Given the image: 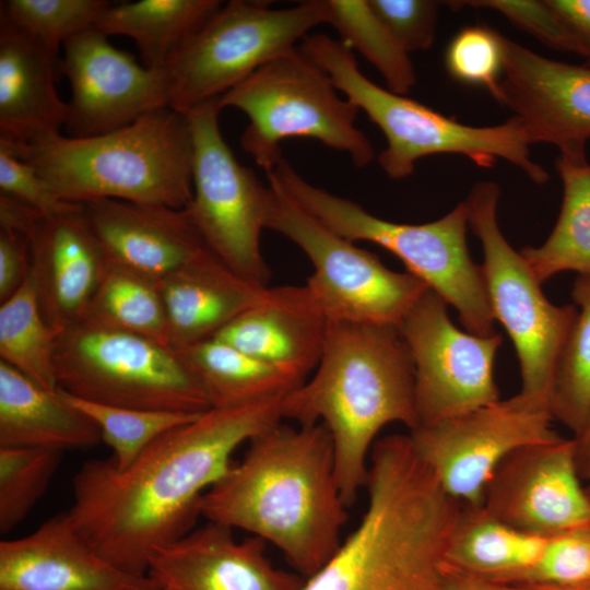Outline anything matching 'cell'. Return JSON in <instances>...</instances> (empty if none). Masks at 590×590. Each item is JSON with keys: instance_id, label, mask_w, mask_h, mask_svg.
Segmentation results:
<instances>
[{"instance_id": "cell-1", "label": "cell", "mask_w": 590, "mask_h": 590, "mask_svg": "<svg viewBox=\"0 0 590 590\" xmlns=\"http://www.w3.org/2000/svg\"><path fill=\"white\" fill-rule=\"evenodd\" d=\"M282 399L211 408L125 469L110 458L85 462L73 477V523L114 566L148 576L154 553L192 530L202 495L229 471L237 448L283 420Z\"/></svg>"}, {"instance_id": "cell-2", "label": "cell", "mask_w": 590, "mask_h": 590, "mask_svg": "<svg viewBox=\"0 0 590 590\" xmlns=\"http://www.w3.org/2000/svg\"><path fill=\"white\" fill-rule=\"evenodd\" d=\"M248 445L202 495L200 516L271 543L307 579L337 552L347 520L331 436L321 423L280 422Z\"/></svg>"}, {"instance_id": "cell-3", "label": "cell", "mask_w": 590, "mask_h": 590, "mask_svg": "<svg viewBox=\"0 0 590 590\" xmlns=\"http://www.w3.org/2000/svg\"><path fill=\"white\" fill-rule=\"evenodd\" d=\"M361 521L300 590H437L464 505L449 496L408 435L373 446Z\"/></svg>"}, {"instance_id": "cell-4", "label": "cell", "mask_w": 590, "mask_h": 590, "mask_svg": "<svg viewBox=\"0 0 590 590\" xmlns=\"http://www.w3.org/2000/svg\"><path fill=\"white\" fill-rule=\"evenodd\" d=\"M282 416L326 426L340 493L351 507L366 486L378 433L396 422L418 426L413 361L398 328L329 321L316 371L282 399Z\"/></svg>"}, {"instance_id": "cell-5", "label": "cell", "mask_w": 590, "mask_h": 590, "mask_svg": "<svg viewBox=\"0 0 590 590\" xmlns=\"http://www.w3.org/2000/svg\"><path fill=\"white\" fill-rule=\"evenodd\" d=\"M0 145L33 166L66 202L115 199L181 210L192 199L191 131L186 115L172 107L99 135L58 132Z\"/></svg>"}, {"instance_id": "cell-6", "label": "cell", "mask_w": 590, "mask_h": 590, "mask_svg": "<svg viewBox=\"0 0 590 590\" xmlns=\"http://www.w3.org/2000/svg\"><path fill=\"white\" fill-rule=\"evenodd\" d=\"M299 48L381 130L387 146L378 163L389 178L411 176L415 163L425 156L458 154L485 168L504 160L533 182L547 181L545 168L531 158V144L516 117L495 126H468L370 81L359 70L352 48L341 39L309 34Z\"/></svg>"}, {"instance_id": "cell-7", "label": "cell", "mask_w": 590, "mask_h": 590, "mask_svg": "<svg viewBox=\"0 0 590 590\" xmlns=\"http://www.w3.org/2000/svg\"><path fill=\"white\" fill-rule=\"evenodd\" d=\"M267 177L340 236L376 244L397 256L409 273L456 308L468 332L479 337L495 333L482 268L472 261L467 246L465 201L429 223H396L308 182L284 157Z\"/></svg>"}, {"instance_id": "cell-8", "label": "cell", "mask_w": 590, "mask_h": 590, "mask_svg": "<svg viewBox=\"0 0 590 590\" xmlns=\"http://www.w3.org/2000/svg\"><path fill=\"white\" fill-rule=\"evenodd\" d=\"M337 92L328 73L296 46L222 95L219 104L246 114L240 145L266 173L283 158L280 144L290 138L315 139L364 168L375 157L374 148L356 127L359 109Z\"/></svg>"}, {"instance_id": "cell-9", "label": "cell", "mask_w": 590, "mask_h": 590, "mask_svg": "<svg viewBox=\"0 0 590 590\" xmlns=\"http://www.w3.org/2000/svg\"><path fill=\"white\" fill-rule=\"evenodd\" d=\"M55 365L59 389L87 401L184 413L211 409L181 355L135 333L82 320L61 333Z\"/></svg>"}, {"instance_id": "cell-10", "label": "cell", "mask_w": 590, "mask_h": 590, "mask_svg": "<svg viewBox=\"0 0 590 590\" xmlns=\"http://www.w3.org/2000/svg\"><path fill=\"white\" fill-rule=\"evenodd\" d=\"M328 0L286 9L268 1L231 0L177 51L167 70L169 106L186 114L237 86L259 68L329 23Z\"/></svg>"}, {"instance_id": "cell-11", "label": "cell", "mask_w": 590, "mask_h": 590, "mask_svg": "<svg viewBox=\"0 0 590 590\" xmlns=\"http://www.w3.org/2000/svg\"><path fill=\"white\" fill-rule=\"evenodd\" d=\"M266 228L296 246L314 266L306 286L328 321L398 327L429 288L422 280L388 269L379 258L340 236L268 180Z\"/></svg>"}, {"instance_id": "cell-12", "label": "cell", "mask_w": 590, "mask_h": 590, "mask_svg": "<svg viewBox=\"0 0 590 590\" xmlns=\"http://www.w3.org/2000/svg\"><path fill=\"white\" fill-rule=\"evenodd\" d=\"M499 197L496 182H476L465 200L469 225L483 247L481 268L494 318L517 352L519 393L547 404L554 368L578 311L573 305L556 306L546 299L524 259L499 228Z\"/></svg>"}, {"instance_id": "cell-13", "label": "cell", "mask_w": 590, "mask_h": 590, "mask_svg": "<svg viewBox=\"0 0 590 590\" xmlns=\"http://www.w3.org/2000/svg\"><path fill=\"white\" fill-rule=\"evenodd\" d=\"M219 98L188 113L193 156V194L185 208L208 248L237 275L268 286L270 271L261 252V232L270 200L251 168L238 163L219 125Z\"/></svg>"}, {"instance_id": "cell-14", "label": "cell", "mask_w": 590, "mask_h": 590, "mask_svg": "<svg viewBox=\"0 0 590 590\" xmlns=\"http://www.w3.org/2000/svg\"><path fill=\"white\" fill-rule=\"evenodd\" d=\"M545 402L520 393L471 412L410 430L420 458L442 489L471 508H481L485 487L499 463L515 450L562 438Z\"/></svg>"}, {"instance_id": "cell-15", "label": "cell", "mask_w": 590, "mask_h": 590, "mask_svg": "<svg viewBox=\"0 0 590 590\" xmlns=\"http://www.w3.org/2000/svg\"><path fill=\"white\" fill-rule=\"evenodd\" d=\"M446 307L427 288L397 327L413 361L418 426L499 400L493 367L502 334L465 333L452 324Z\"/></svg>"}, {"instance_id": "cell-16", "label": "cell", "mask_w": 590, "mask_h": 590, "mask_svg": "<svg viewBox=\"0 0 590 590\" xmlns=\"http://www.w3.org/2000/svg\"><path fill=\"white\" fill-rule=\"evenodd\" d=\"M107 38L92 28L63 44L61 74L71 86L64 125L69 137L108 133L170 107L168 70L144 67Z\"/></svg>"}, {"instance_id": "cell-17", "label": "cell", "mask_w": 590, "mask_h": 590, "mask_svg": "<svg viewBox=\"0 0 590 590\" xmlns=\"http://www.w3.org/2000/svg\"><path fill=\"white\" fill-rule=\"evenodd\" d=\"M523 532L552 536L590 522L573 438L534 444L508 455L491 476L481 507Z\"/></svg>"}, {"instance_id": "cell-18", "label": "cell", "mask_w": 590, "mask_h": 590, "mask_svg": "<svg viewBox=\"0 0 590 590\" xmlns=\"http://www.w3.org/2000/svg\"><path fill=\"white\" fill-rule=\"evenodd\" d=\"M504 69L494 98L514 113L530 142L587 158L590 67L548 59L502 35Z\"/></svg>"}, {"instance_id": "cell-19", "label": "cell", "mask_w": 590, "mask_h": 590, "mask_svg": "<svg viewBox=\"0 0 590 590\" xmlns=\"http://www.w3.org/2000/svg\"><path fill=\"white\" fill-rule=\"evenodd\" d=\"M148 576L162 590H300L306 580L275 567L259 538L212 521L160 547Z\"/></svg>"}, {"instance_id": "cell-20", "label": "cell", "mask_w": 590, "mask_h": 590, "mask_svg": "<svg viewBox=\"0 0 590 590\" xmlns=\"http://www.w3.org/2000/svg\"><path fill=\"white\" fill-rule=\"evenodd\" d=\"M149 576L125 573L106 560L68 511L32 533L0 542V590H146Z\"/></svg>"}, {"instance_id": "cell-21", "label": "cell", "mask_w": 590, "mask_h": 590, "mask_svg": "<svg viewBox=\"0 0 590 590\" xmlns=\"http://www.w3.org/2000/svg\"><path fill=\"white\" fill-rule=\"evenodd\" d=\"M30 257L45 320L61 332L79 323L107 266L82 204L40 216L30 236Z\"/></svg>"}, {"instance_id": "cell-22", "label": "cell", "mask_w": 590, "mask_h": 590, "mask_svg": "<svg viewBox=\"0 0 590 590\" xmlns=\"http://www.w3.org/2000/svg\"><path fill=\"white\" fill-rule=\"evenodd\" d=\"M82 208L107 260L156 283L210 250L186 209L115 199Z\"/></svg>"}, {"instance_id": "cell-23", "label": "cell", "mask_w": 590, "mask_h": 590, "mask_svg": "<svg viewBox=\"0 0 590 590\" xmlns=\"http://www.w3.org/2000/svg\"><path fill=\"white\" fill-rule=\"evenodd\" d=\"M329 321L305 285L270 287L214 337L302 380L321 358Z\"/></svg>"}, {"instance_id": "cell-24", "label": "cell", "mask_w": 590, "mask_h": 590, "mask_svg": "<svg viewBox=\"0 0 590 590\" xmlns=\"http://www.w3.org/2000/svg\"><path fill=\"white\" fill-rule=\"evenodd\" d=\"M61 58L0 16V140L23 143L58 133L68 103L56 90Z\"/></svg>"}, {"instance_id": "cell-25", "label": "cell", "mask_w": 590, "mask_h": 590, "mask_svg": "<svg viewBox=\"0 0 590 590\" xmlns=\"http://www.w3.org/2000/svg\"><path fill=\"white\" fill-rule=\"evenodd\" d=\"M169 346L180 350L214 337L267 296L268 286L233 272L211 250L158 283Z\"/></svg>"}, {"instance_id": "cell-26", "label": "cell", "mask_w": 590, "mask_h": 590, "mask_svg": "<svg viewBox=\"0 0 590 590\" xmlns=\"http://www.w3.org/2000/svg\"><path fill=\"white\" fill-rule=\"evenodd\" d=\"M101 440L96 425L59 391L45 389L0 361V447L63 452Z\"/></svg>"}, {"instance_id": "cell-27", "label": "cell", "mask_w": 590, "mask_h": 590, "mask_svg": "<svg viewBox=\"0 0 590 590\" xmlns=\"http://www.w3.org/2000/svg\"><path fill=\"white\" fill-rule=\"evenodd\" d=\"M177 352L198 378L211 408H238L282 399L304 382L215 338Z\"/></svg>"}, {"instance_id": "cell-28", "label": "cell", "mask_w": 590, "mask_h": 590, "mask_svg": "<svg viewBox=\"0 0 590 590\" xmlns=\"http://www.w3.org/2000/svg\"><path fill=\"white\" fill-rule=\"evenodd\" d=\"M223 5L220 0H140L111 4L96 28L130 37L142 64L167 70L172 59Z\"/></svg>"}, {"instance_id": "cell-29", "label": "cell", "mask_w": 590, "mask_h": 590, "mask_svg": "<svg viewBox=\"0 0 590 590\" xmlns=\"http://www.w3.org/2000/svg\"><path fill=\"white\" fill-rule=\"evenodd\" d=\"M546 539L515 529L482 508L464 505L448 550L447 567L508 583L538 560Z\"/></svg>"}, {"instance_id": "cell-30", "label": "cell", "mask_w": 590, "mask_h": 590, "mask_svg": "<svg viewBox=\"0 0 590 590\" xmlns=\"http://www.w3.org/2000/svg\"><path fill=\"white\" fill-rule=\"evenodd\" d=\"M555 167L563 184L555 226L540 247L519 250L540 284L563 271L590 275V163L558 156Z\"/></svg>"}, {"instance_id": "cell-31", "label": "cell", "mask_w": 590, "mask_h": 590, "mask_svg": "<svg viewBox=\"0 0 590 590\" xmlns=\"http://www.w3.org/2000/svg\"><path fill=\"white\" fill-rule=\"evenodd\" d=\"M61 333L45 320L28 272L20 288L0 306L1 361L57 392L55 355Z\"/></svg>"}, {"instance_id": "cell-32", "label": "cell", "mask_w": 590, "mask_h": 590, "mask_svg": "<svg viewBox=\"0 0 590 590\" xmlns=\"http://www.w3.org/2000/svg\"><path fill=\"white\" fill-rule=\"evenodd\" d=\"M82 320L143 335L170 347L158 283L108 260Z\"/></svg>"}, {"instance_id": "cell-33", "label": "cell", "mask_w": 590, "mask_h": 590, "mask_svg": "<svg viewBox=\"0 0 590 590\" xmlns=\"http://www.w3.org/2000/svg\"><path fill=\"white\" fill-rule=\"evenodd\" d=\"M571 296L580 310L558 355L547 397L554 420L574 436L590 413V275H578Z\"/></svg>"}, {"instance_id": "cell-34", "label": "cell", "mask_w": 590, "mask_h": 590, "mask_svg": "<svg viewBox=\"0 0 590 590\" xmlns=\"http://www.w3.org/2000/svg\"><path fill=\"white\" fill-rule=\"evenodd\" d=\"M329 23L384 78L387 90L405 95L416 84L410 54L397 42L367 0H328Z\"/></svg>"}, {"instance_id": "cell-35", "label": "cell", "mask_w": 590, "mask_h": 590, "mask_svg": "<svg viewBox=\"0 0 590 590\" xmlns=\"http://www.w3.org/2000/svg\"><path fill=\"white\" fill-rule=\"evenodd\" d=\"M58 391L96 425L102 441L110 447V459L118 469L130 465L163 434L200 414L121 408L87 401L61 389Z\"/></svg>"}, {"instance_id": "cell-36", "label": "cell", "mask_w": 590, "mask_h": 590, "mask_svg": "<svg viewBox=\"0 0 590 590\" xmlns=\"http://www.w3.org/2000/svg\"><path fill=\"white\" fill-rule=\"evenodd\" d=\"M111 5L106 0H7L0 16L42 43L54 56L64 42L96 28Z\"/></svg>"}, {"instance_id": "cell-37", "label": "cell", "mask_w": 590, "mask_h": 590, "mask_svg": "<svg viewBox=\"0 0 590 590\" xmlns=\"http://www.w3.org/2000/svg\"><path fill=\"white\" fill-rule=\"evenodd\" d=\"M60 451L0 447V533L7 534L46 492L61 460Z\"/></svg>"}, {"instance_id": "cell-38", "label": "cell", "mask_w": 590, "mask_h": 590, "mask_svg": "<svg viewBox=\"0 0 590 590\" xmlns=\"http://www.w3.org/2000/svg\"><path fill=\"white\" fill-rule=\"evenodd\" d=\"M444 61L455 80L483 86L494 97L504 69L502 34L482 25L464 27L449 42Z\"/></svg>"}, {"instance_id": "cell-39", "label": "cell", "mask_w": 590, "mask_h": 590, "mask_svg": "<svg viewBox=\"0 0 590 590\" xmlns=\"http://www.w3.org/2000/svg\"><path fill=\"white\" fill-rule=\"evenodd\" d=\"M590 581V522L548 536L538 560L508 583L568 586Z\"/></svg>"}, {"instance_id": "cell-40", "label": "cell", "mask_w": 590, "mask_h": 590, "mask_svg": "<svg viewBox=\"0 0 590 590\" xmlns=\"http://www.w3.org/2000/svg\"><path fill=\"white\" fill-rule=\"evenodd\" d=\"M447 3L455 9L470 7L494 10L550 48L580 55L577 39L547 0H471Z\"/></svg>"}, {"instance_id": "cell-41", "label": "cell", "mask_w": 590, "mask_h": 590, "mask_svg": "<svg viewBox=\"0 0 590 590\" xmlns=\"http://www.w3.org/2000/svg\"><path fill=\"white\" fill-rule=\"evenodd\" d=\"M406 52L427 50L435 40L440 2L433 0H367Z\"/></svg>"}, {"instance_id": "cell-42", "label": "cell", "mask_w": 590, "mask_h": 590, "mask_svg": "<svg viewBox=\"0 0 590 590\" xmlns=\"http://www.w3.org/2000/svg\"><path fill=\"white\" fill-rule=\"evenodd\" d=\"M0 193L31 205L43 215L61 213L76 205L61 200L33 166L1 145Z\"/></svg>"}, {"instance_id": "cell-43", "label": "cell", "mask_w": 590, "mask_h": 590, "mask_svg": "<svg viewBox=\"0 0 590 590\" xmlns=\"http://www.w3.org/2000/svg\"><path fill=\"white\" fill-rule=\"evenodd\" d=\"M31 267L30 238L0 231V302L13 295L25 281Z\"/></svg>"}, {"instance_id": "cell-44", "label": "cell", "mask_w": 590, "mask_h": 590, "mask_svg": "<svg viewBox=\"0 0 590 590\" xmlns=\"http://www.w3.org/2000/svg\"><path fill=\"white\" fill-rule=\"evenodd\" d=\"M574 34L580 56L590 67V0H547Z\"/></svg>"}, {"instance_id": "cell-45", "label": "cell", "mask_w": 590, "mask_h": 590, "mask_svg": "<svg viewBox=\"0 0 590 590\" xmlns=\"http://www.w3.org/2000/svg\"><path fill=\"white\" fill-rule=\"evenodd\" d=\"M43 216L31 205L4 193H0L1 231L20 234L30 238L37 221Z\"/></svg>"}, {"instance_id": "cell-46", "label": "cell", "mask_w": 590, "mask_h": 590, "mask_svg": "<svg viewBox=\"0 0 590 590\" xmlns=\"http://www.w3.org/2000/svg\"><path fill=\"white\" fill-rule=\"evenodd\" d=\"M437 590H504L497 582L485 580L447 567Z\"/></svg>"}, {"instance_id": "cell-47", "label": "cell", "mask_w": 590, "mask_h": 590, "mask_svg": "<svg viewBox=\"0 0 590 590\" xmlns=\"http://www.w3.org/2000/svg\"><path fill=\"white\" fill-rule=\"evenodd\" d=\"M573 440L578 475L580 480L590 481V413L585 426Z\"/></svg>"}, {"instance_id": "cell-48", "label": "cell", "mask_w": 590, "mask_h": 590, "mask_svg": "<svg viewBox=\"0 0 590 590\" xmlns=\"http://www.w3.org/2000/svg\"><path fill=\"white\" fill-rule=\"evenodd\" d=\"M504 590H590V581L558 586V585H540V583H500Z\"/></svg>"}, {"instance_id": "cell-49", "label": "cell", "mask_w": 590, "mask_h": 590, "mask_svg": "<svg viewBox=\"0 0 590 590\" xmlns=\"http://www.w3.org/2000/svg\"><path fill=\"white\" fill-rule=\"evenodd\" d=\"M585 491H586V494L590 500V481H589V484L585 487Z\"/></svg>"}, {"instance_id": "cell-50", "label": "cell", "mask_w": 590, "mask_h": 590, "mask_svg": "<svg viewBox=\"0 0 590 590\" xmlns=\"http://www.w3.org/2000/svg\"><path fill=\"white\" fill-rule=\"evenodd\" d=\"M146 590H162V589H160L158 587H155V588L146 589Z\"/></svg>"}]
</instances>
